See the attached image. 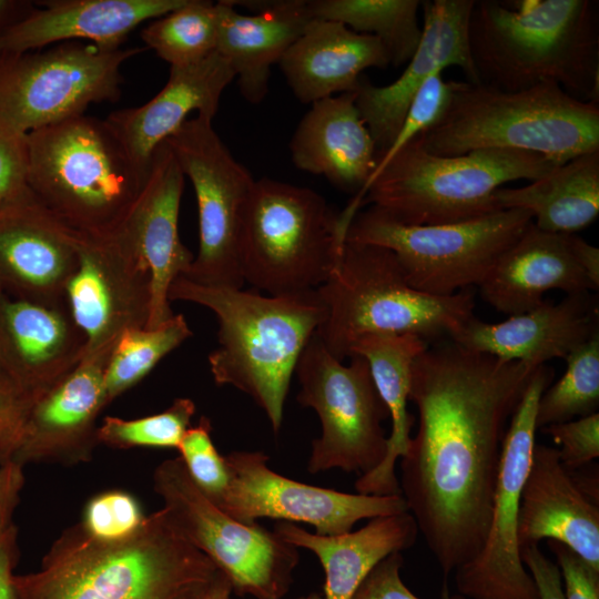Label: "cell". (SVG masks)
I'll return each mask as SVG.
<instances>
[{
  "label": "cell",
  "mask_w": 599,
  "mask_h": 599,
  "mask_svg": "<svg viewBox=\"0 0 599 599\" xmlns=\"http://www.w3.org/2000/svg\"><path fill=\"white\" fill-rule=\"evenodd\" d=\"M537 367L451 339L413 363L409 400L418 429L399 458L398 481L445 578L484 546L504 439Z\"/></svg>",
  "instance_id": "obj_1"
},
{
  "label": "cell",
  "mask_w": 599,
  "mask_h": 599,
  "mask_svg": "<svg viewBox=\"0 0 599 599\" xmlns=\"http://www.w3.org/2000/svg\"><path fill=\"white\" fill-rule=\"evenodd\" d=\"M570 242L573 253L588 277L592 290L599 288V250L598 247L589 244L583 238L570 234Z\"/></svg>",
  "instance_id": "obj_50"
},
{
  "label": "cell",
  "mask_w": 599,
  "mask_h": 599,
  "mask_svg": "<svg viewBox=\"0 0 599 599\" xmlns=\"http://www.w3.org/2000/svg\"><path fill=\"white\" fill-rule=\"evenodd\" d=\"M481 296L509 316L540 305L545 293H588L592 286L571 246L570 234L549 233L534 222L507 248L479 285Z\"/></svg>",
  "instance_id": "obj_29"
},
{
  "label": "cell",
  "mask_w": 599,
  "mask_h": 599,
  "mask_svg": "<svg viewBox=\"0 0 599 599\" xmlns=\"http://www.w3.org/2000/svg\"><path fill=\"white\" fill-rule=\"evenodd\" d=\"M519 547L556 540L599 571V506L577 486L556 448L535 444L521 489Z\"/></svg>",
  "instance_id": "obj_25"
},
{
  "label": "cell",
  "mask_w": 599,
  "mask_h": 599,
  "mask_svg": "<svg viewBox=\"0 0 599 599\" xmlns=\"http://www.w3.org/2000/svg\"><path fill=\"white\" fill-rule=\"evenodd\" d=\"M541 429L560 446V449H557L559 459L570 471H576L599 456L598 413Z\"/></svg>",
  "instance_id": "obj_42"
},
{
  "label": "cell",
  "mask_w": 599,
  "mask_h": 599,
  "mask_svg": "<svg viewBox=\"0 0 599 599\" xmlns=\"http://www.w3.org/2000/svg\"><path fill=\"white\" fill-rule=\"evenodd\" d=\"M27 134L0 126V209L30 193Z\"/></svg>",
  "instance_id": "obj_43"
},
{
  "label": "cell",
  "mask_w": 599,
  "mask_h": 599,
  "mask_svg": "<svg viewBox=\"0 0 599 599\" xmlns=\"http://www.w3.org/2000/svg\"><path fill=\"white\" fill-rule=\"evenodd\" d=\"M419 0H307L313 19L337 21L351 30L377 38L389 65L407 64L422 39Z\"/></svg>",
  "instance_id": "obj_34"
},
{
  "label": "cell",
  "mask_w": 599,
  "mask_h": 599,
  "mask_svg": "<svg viewBox=\"0 0 599 599\" xmlns=\"http://www.w3.org/2000/svg\"><path fill=\"white\" fill-rule=\"evenodd\" d=\"M415 139L434 155L510 149L561 165L599 150V105L580 101L552 82L502 91L457 81L445 114Z\"/></svg>",
  "instance_id": "obj_5"
},
{
  "label": "cell",
  "mask_w": 599,
  "mask_h": 599,
  "mask_svg": "<svg viewBox=\"0 0 599 599\" xmlns=\"http://www.w3.org/2000/svg\"><path fill=\"white\" fill-rule=\"evenodd\" d=\"M184 174L164 142L154 152L145 184L122 227L151 275V308L146 328L166 323L172 283L185 276L194 255L179 235Z\"/></svg>",
  "instance_id": "obj_22"
},
{
  "label": "cell",
  "mask_w": 599,
  "mask_h": 599,
  "mask_svg": "<svg viewBox=\"0 0 599 599\" xmlns=\"http://www.w3.org/2000/svg\"><path fill=\"white\" fill-rule=\"evenodd\" d=\"M143 48H103L81 41L23 53H0V126L20 134L114 101L121 67Z\"/></svg>",
  "instance_id": "obj_12"
},
{
  "label": "cell",
  "mask_w": 599,
  "mask_h": 599,
  "mask_svg": "<svg viewBox=\"0 0 599 599\" xmlns=\"http://www.w3.org/2000/svg\"><path fill=\"white\" fill-rule=\"evenodd\" d=\"M520 557L535 581L539 599H565L560 570L545 556L539 545L521 547Z\"/></svg>",
  "instance_id": "obj_47"
},
{
  "label": "cell",
  "mask_w": 599,
  "mask_h": 599,
  "mask_svg": "<svg viewBox=\"0 0 599 599\" xmlns=\"http://www.w3.org/2000/svg\"><path fill=\"white\" fill-rule=\"evenodd\" d=\"M186 0H50L0 37V53L41 50L57 42L85 40L120 48L140 23L160 18Z\"/></svg>",
  "instance_id": "obj_28"
},
{
  "label": "cell",
  "mask_w": 599,
  "mask_h": 599,
  "mask_svg": "<svg viewBox=\"0 0 599 599\" xmlns=\"http://www.w3.org/2000/svg\"><path fill=\"white\" fill-rule=\"evenodd\" d=\"M317 293L326 315L316 334L337 359L369 334H414L425 341L455 336L474 315V293L448 296L413 288L388 248L345 241Z\"/></svg>",
  "instance_id": "obj_7"
},
{
  "label": "cell",
  "mask_w": 599,
  "mask_h": 599,
  "mask_svg": "<svg viewBox=\"0 0 599 599\" xmlns=\"http://www.w3.org/2000/svg\"><path fill=\"white\" fill-rule=\"evenodd\" d=\"M196 407L192 399L179 397L163 412L136 419L108 416L98 427L99 444L118 449L156 447L177 449L192 426Z\"/></svg>",
  "instance_id": "obj_38"
},
{
  "label": "cell",
  "mask_w": 599,
  "mask_h": 599,
  "mask_svg": "<svg viewBox=\"0 0 599 599\" xmlns=\"http://www.w3.org/2000/svg\"><path fill=\"white\" fill-rule=\"evenodd\" d=\"M234 78L230 62L214 51L197 63L171 67L167 82L150 101L111 112L104 121L132 161L149 173L155 150L191 112L214 118L222 93Z\"/></svg>",
  "instance_id": "obj_23"
},
{
  "label": "cell",
  "mask_w": 599,
  "mask_h": 599,
  "mask_svg": "<svg viewBox=\"0 0 599 599\" xmlns=\"http://www.w3.org/2000/svg\"><path fill=\"white\" fill-rule=\"evenodd\" d=\"M215 51L237 77L242 97L252 104L268 92L270 71L313 19L307 0L219 1Z\"/></svg>",
  "instance_id": "obj_27"
},
{
  "label": "cell",
  "mask_w": 599,
  "mask_h": 599,
  "mask_svg": "<svg viewBox=\"0 0 599 599\" xmlns=\"http://www.w3.org/2000/svg\"><path fill=\"white\" fill-rule=\"evenodd\" d=\"M114 346L85 354L79 365L28 409L12 460L75 465L92 458L97 419L106 407L104 370Z\"/></svg>",
  "instance_id": "obj_20"
},
{
  "label": "cell",
  "mask_w": 599,
  "mask_h": 599,
  "mask_svg": "<svg viewBox=\"0 0 599 599\" xmlns=\"http://www.w3.org/2000/svg\"><path fill=\"white\" fill-rule=\"evenodd\" d=\"M79 235V261L65 302L89 354L114 346L128 329L146 327L151 275L122 225Z\"/></svg>",
  "instance_id": "obj_17"
},
{
  "label": "cell",
  "mask_w": 599,
  "mask_h": 599,
  "mask_svg": "<svg viewBox=\"0 0 599 599\" xmlns=\"http://www.w3.org/2000/svg\"><path fill=\"white\" fill-rule=\"evenodd\" d=\"M211 432L210 419L202 416L195 426L186 430L177 450L192 481L219 507L226 494L230 474L224 456L213 444Z\"/></svg>",
  "instance_id": "obj_39"
},
{
  "label": "cell",
  "mask_w": 599,
  "mask_h": 599,
  "mask_svg": "<svg viewBox=\"0 0 599 599\" xmlns=\"http://www.w3.org/2000/svg\"><path fill=\"white\" fill-rule=\"evenodd\" d=\"M427 347V341L414 334L379 333L358 338L351 348L349 357L357 355L367 362L392 423L385 457L376 468L361 475L355 481L358 494L400 495L395 465L409 447L415 422L407 409L412 366Z\"/></svg>",
  "instance_id": "obj_32"
},
{
  "label": "cell",
  "mask_w": 599,
  "mask_h": 599,
  "mask_svg": "<svg viewBox=\"0 0 599 599\" xmlns=\"http://www.w3.org/2000/svg\"><path fill=\"white\" fill-rule=\"evenodd\" d=\"M474 1H422L420 43L402 74L382 87L361 78L355 104L376 144L378 159L394 142L410 102L433 73L458 67L467 82L479 84L467 38Z\"/></svg>",
  "instance_id": "obj_18"
},
{
  "label": "cell",
  "mask_w": 599,
  "mask_h": 599,
  "mask_svg": "<svg viewBox=\"0 0 599 599\" xmlns=\"http://www.w3.org/2000/svg\"><path fill=\"white\" fill-rule=\"evenodd\" d=\"M402 552H394L379 561L363 580L351 599H420L404 583L400 569ZM444 599H467L461 595H445Z\"/></svg>",
  "instance_id": "obj_44"
},
{
  "label": "cell",
  "mask_w": 599,
  "mask_h": 599,
  "mask_svg": "<svg viewBox=\"0 0 599 599\" xmlns=\"http://www.w3.org/2000/svg\"><path fill=\"white\" fill-rule=\"evenodd\" d=\"M153 488L172 525L215 564L236 595L285 596L300 561L298 548L257 522L243 524L216 507L192 481L180 457L155 468Z\"/></svg>",
  "instance_id": "obj_11"
},
{
  "label": "cell",
  "mask_w": 599,
  "mask_h": 599,
  "mask_svg": "<svg viewBox=\"0 0 599 599\" xmlns=\"http://www.w3.org/2000/svg\"><path fill=\"white\" fill-rule=\"evenodd\" d=\"M79 236L31 191L0 209V286L29 300L64 301L78 266Z\"/></svg>",
  "instance_id": "obj_21"
},
{
  "label": "cell",
  "mask_w": 599,
  "mask_h": 599,
  "mask_svg": "<svg viewBox=\"0 0 599 599\" xmlns=\"http://www.w3.org/2000/svg\"><path fill=\"white\" fill-rule=\"evenodd\" d=\"M547 545L560 570L564 598L599 599V571L562 542L547 540Z\"/></svg>",
  "instance_id": "obj_45"
},
{
  "label": "cell",
  "mask_w": 599,
  "mask_h": 599,
  "mask_svg": "<svg viewBox=\"0 0 599 599\" xmlns=\"http://www.w3.org/2000/svg\"><path fill=\"white\" fill-rule=\"evenodd\" d=\"M355 99L354 91L312 103L292 136L290 151L297 169L322 175L342 191L354 193L352 201L361 207L378 153Z\"/></svg>",
  "instance_id": "obj_26"
},
{
  "label": "cell",
  "mask_w": 599,
  "mask_h": 599,
  "mask_svg": "<svg viewBox=\"0 0 599 599\" xmlns=\"http://www.w3.org/2000/svg\"><path fill=\"white\" fill-rule=\"evenodd\" d=\"M598 332L597 300L588 293L567 295L554 304L486 323L475 316L450 339L474 352L508 362L540 366L552 358H566Z\"/></svg>",
  "instance_id": "obj_24"
},
{
  "label": "cell",
  "mask_w": 599,
  "mask_h": 599,
  "mask_svg": "<svg viewBox=\"0 0 599 599\" xmlns=\"http://www.w3.org/2000/svg\"><path fill=\"white\" fill-rule=\"evenodd\" d=\"M335 358L315 333L303 349L295 374L297 402L319 417L322 434L312 443L307 471L329 469L362 475L376 468L387 448L383 422L388 410L378 395L367 362Z\"/></svg>",
  "instance_id": "obj_13"
},
{
  "label": "cell",
  "mask_w": 599,
  "mask_h": 599,
  "mask_svg": "<svg viewBox=\"0 0 599 599\" xmlns=\"http://www.w3.org/2000/svg\"><path fill=\"white\" fill-rule=\"evenodd\" d=\"M534 222L522 209L434 225H407L376 206L356 213L345 241L392 251L407 283L438 296L479 286L501 254Z\"/></svg>",
  "instance_id": "obj_10"
},
{
  "label": "cell",
  "mask_w": 599,
  "mask_h": 599,
  "mask_svg": "<svg viewBox=\"0 0 599 599\" xmlns=\"http://www.w3.org/2000/svg\"><path fill=\"white\" fill-rule=\"evenodd\" d=\"M552 377L547 365L536 368L509 422L486 540L473 560L455 570L456 588L465 598L539 599L520 557L518 512L536 444L538 403Z\"/></svg>",
  "instance_id": "obj_15"
},
{
  "label": "cell",
  "mask_w": 599,
  "mask_h": 599,
  "mask_svg": "<svg viewBox=\"0 0 599 599\" xmlns=\"http://www.w3.org/2000/svg\"><path fill=\"white\" fill-rule=\"evenodd\" d=\"M34 8L30 1L0 0V37Z\"/></svg>",
  "instance_id": "obj_51"
},
{
  "label": "cell",
  "mask_w": 599,
  "mask_h": 599,
  "mask_svg": "<svg viewBox=\"0 0 599 599\" xmlns=\"http://www.w3.org/2000/svg\"><path fill=\"white\" fill-rule=\"evenodd\" d=\"M353 217L312 189L255 180L240 236L244 283L268 295L317 290L338 261Z\"/></svg>",
  "instance_id": "obj_9"
},
{
  "label": "cell",
  "mask_w": 599,
  "mask_h": 599,
  "mask_svg": "<svg viewBox=\"0 0 599 599\" xmlns=\"http://www.w3.org/2000/svg\"><path fill=\"white\" fill-rule=\"evenodd\" d=\"M85 352V336L65 300H29L0 286V377L30 404L72 372Z\"/></svg>",
  "instance_id": "obj_19"
},
{
  "label": "cell",
  "mask_w": 599,
  "mask_h": 599,
  "mask_svg": "<svg viewBox=\"0 0 599 599\" xmlns=\"http://www.w3.org/2000/svg\"><path fill=\"white\" fill-rule=\"evenodd\" d=\"M165 143L191 181L197 204L199 251L184 277L202 285L242 288L240 236L255 180L207 118L187 119Z\"/></svg>",
  "instance_id": "obj_14"
},
{
  "label": "cell",
  "mask_w": 599,
  "mask_h": 599,
  "mask_svg": "<svg viewBox=\"0 0 599 599\" xmlns=\"http://www.w3.org/2000/svg\"><path fill=\"white\" fill-rule=\"evenodd\" d=\"M224 459L230 483L219 508L243 524L273 518L309 524L317 535L335 536L352 531L362 519L408 511L402 495L348 494L280 475L262 451L234 450Z\"/></svg>",
  "instance_id": "obj_16"
},
{
  "label": "cell",
  "mask_w": 599,
  "mask_h": 599,
  "mask_svg": "<svg viewBox=\"0 0 599 599\" xmlns=\"http://www.w3.org/2000/svg\"><path fill=\"white\" fill-rule=\"evenodd\" d=\"M273 531L318 558L325 573L324 599H351L379 561L413 547L419 534L408 511L376 517L356 531L335 536L309 532L287 521L276 522Z\"/></svg>",
  "instance_id": "obj_31"
},
{
  "label": "cell",
  "mask_w": 599,
  "mask_h": 599,
  "mask_svg": "<svg viewBox=\"0 0 599 599\" xmlns=\"http://www.w3.org/2000/svg\"><path fill=\"white\" fill-rule=\"evenodd\" d=\"M220 571L161 508L119 540L94 539L73 525L14 585L20 599H203Z\"/></svg>",
  "instance_id": "obj_2"
},
{
  "label": "cell",
  "mask_w": 599,
  "mask_h": 599,
  "mask_svg": "<svg viewBox=\"0 0 599 599\" xmlns=\"http://www.w3.org/2000/svg\"><path fill=\"white\" fill-rule=\"evenodd\" d=\"M23 484V466L0 459V536L14 525L12 518Z\"/></svg>",
  "instance_id": "obj_48"
},
{
  "label": "cell",
  "mask_w": 599,
  "mask_h": 599,
  "mask_svg": "<svg viewBox=\"0 0 599 599\" xmlns=\"http://www.w3.org/2000/svg\"><path fill=\"white\" fill-rule=\"evenodd\" d=\"M145 518L134 496L113 489L100 493L87 502L79 525L90 537L112 541L136 532Z\"/></svg>",
  "instance_id": "obj_40"
},
{
  "label": "cell",
  "mask_w": 599,
  "mask_h": 599,
  "mask_svg": "<svg viewBox=\"0 0 599 599\" xmlns=\"http://www.w3.org/2000/svg\"><path fill=\"white\" fill-rule=\"evenodd\" d=\"M494 200L499 210L529 211L541 231L573 234L599 214V150L577 155L521 187H500Z\"/></svg>",
  "instance_id": "obj_33"
},
{
  "label": "cell",
  "mask_w": 599,
  "mask_h": 599,
  "mask_svg": "<svg viewBox=\"0 0 599 599\" xmlns=\"http://www.w3.org/2000/svg\"><path fill=\"white\" fill-rule=\"evenodd\" d=\"M169 301L213 312L219 323V346L209 355L214 382L248 395L277 434L298 358L326 315L317 291L265 296L254 288L209 286L180 276Z\"/></svg>",
  "instance_id": "obj_4"
},
{
  "label": "cell",
  "mask_w": 599,
  "mask_h": 599,
  "mask_svg": "<svg viewBox=\"0 0 599 599\" xmlns=\"http://www.w3.org/2000/svg\"><path fill=\"white\" fill-rule=\"evenodd\" d=\"M18 530L13 525L0 536V599H20L14 585L19 558Z\"/></svg>",
  "instance_id": "obj_49"
},
{
  "label": "cell",
  "mask_w": 599,
  "mask_h": 599,
  "mask_svg": "<svg viewBox=\"0 0 599 599\" xmlns=\"http://www.w3.org/2000/svg\"><path fill=\"white\" fill-rule=\"evenodd\" d=\"M565 359V374L540 396L537 429L598 413L599 333L576 347Z\"/></svg>",
  "instance_id": "obj_37"
},
{
  "label": "cell",
  "mask_w": 599,
  "mask_h": 599,
  "mask_svg": "<svg viewBox=\"0 0 599 599\" xmlns=\"http://www.w3.org/2000/svg\"><path fill=\"white\" fill-rule=\"evenodd\" d=\"M219 22V3L186 0L181 7L151 20L141 37L170 68L186 67L215 51Z\"/></svg>",
  "instance_id": "obj_35"
},
{
  "label": "cell",
  "mask_w": 599,
  "mask_h": 599,
  "mask_svg": "<svg viewBox=\"0 0 599 599\" xmlns=\"http://www.w3.org/2000/svg\"><path fill=\"white\" fill-rule=\"evenodd\" d=\"M232 586L226 576L220 571L203 599H230Z\"/></svg>",
  "instance_id": "obj_52"
},
{
  "label": "cell",
  "mask_w": 599,
  "mask_h": 599,
  "mask_svg": "<svg viewBox=\"0 0 599 599\" xmlns=\"http://www.w3.org/2000/svg\"><path fill=\"white\" fill-rule=\"evenodd\" d=\"M441 72L433 73L420 87L410 102L394 142L379 156L375 171L382 167L406 143L435 125L445 114L457 81L444 80Z\"/></svg>",
  "instance_id": "obj_41"
},
{
  "label": "cell",
  "mask_w": 599,
  "mask_h": 599,
  "mask_svg": "<svg viewBox=\"0 0 599 599\" xmlns=\"http://www.w3.org/2000/svg\"><path fill=\"white\" fill-rule=\"evenodd\" d=\"M192 336L185 317L174 314L155 328H131L122 333L103 376L106 406L142 380L167 354Z\"/></svg>",
  "instance_id": "obj_36"
},
{
  "label": "cell",
  "mask_w": 599,
  "mask_h": 599,
  "mask_svg": "<svg viewBox=\"0 0 599 599\" xmlns=\"http://www.w3.org/2000/svg\"><path fill=\"white\" fill-rule=\"evenodd\" d=\"M278 65L297 100L312 104L354 92L364 70L385 69L389 58L377 38L337 21L312 19Z\"/></svg>",
  "instance_id": "obj_30"
},
{
  "label": "cell",
  "mask_w": 599,
  "mask_h": 599,
  "mask_svg": "<svg viewBox=\"0 0 599 599\" xmlns=\"http://www.w3.org/2000/svg\"><path fill=\"white\" fill-rule=\"evenodd\" d=\"M30 403L0 377V459L12 460Z\"/></svg>",
  "instance_id": "obj_46"
},
{
  "label": "cell",
  "mask_w": 599,
  "mask_h": 599,
  "mask_svg": "<svg viewBox=\"0 0 599 599\" xmlns=\"http://www.w3.org/2000/svg\"><path fill=\"white\" fill-rule=\"evenodd\" d=\"M598 2L475 0L469 53L479 84L520 91L552 82L599 102Z\"/></svg>",
  "instance_id": "obj_3"
},
{
  "label": "cell",
  "mask_w": 599,
  "mask_h": 599,
  "mask_svg": "<svg viewBox=\"0 0 599 599\" xmlns=\"http://www.w3.org/2000/svg\"><path fill=\"white\" fill-rule=\"evenodd\" d=\"M28 185L80 234H104L125 221L149 173L130 158L104 120L72 116L27 134Z\"/></svg>",
  "instance_id": "obj_6"
},
{
  "label": "cell",
  "mask_w": 599,
  "mask_h": 599,
  "mask_svg": "<svg viewBox=\"0 0 599 599\" xmlns=\"http://www.w3.org/2000/svg\"><path fill=\"white\" fill-rule=\"evenodd\" d=\"M297 599H324V597L321 596L319 593H311V595H307L305 597H301Z\"/></svg>",
  "instance_id": "obj_53"
},
{
  "label": "cell",
  "mask_w": 599,
  "mask_h": 599,
  "mask_svg": "<svg viewBox=\"0 0 599 599\" xmlns=\"http://www.w3.org/2000/svg\"><path fill=\"white\" fill-rule=\"evenodd\" d=\"M557 166L541 154L510 149L434 155L414 139L375 171L361 207L370 204L407 225L463 222L500 211L494 194L504 184L531 182Z\"/></svg>",
  "instance_id": "obj_8"
}]
</instances>
